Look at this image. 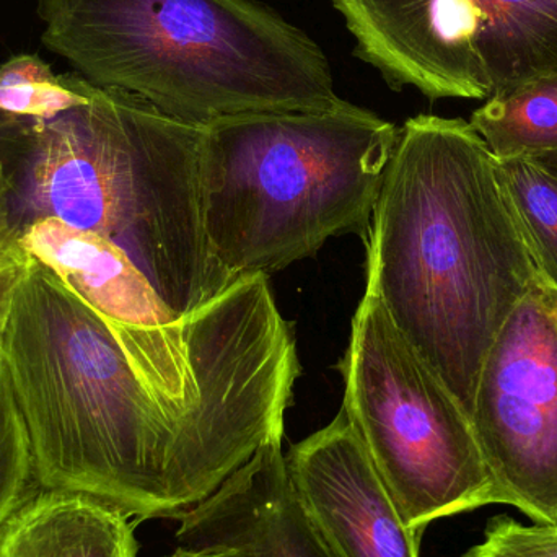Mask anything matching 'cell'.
Masks as SVG:
<instances>
[{
  "mask_svg": "<svg viewBox=\"0 0 557 557\" xmlns=\"http://www.w3.org/2000/svg\"><path fill=\"white\" fill-rule=\"evenodd\" d=\"M165 557H255L247 552L234 548H188V546H180L175 553Z\"/></svg>",
  "mask_w": 557,
  "mask_h": 557,
  "instance_id": "cell-20",
  "label": "cell"
},
{
  "mask_svg": "<svg viewBox=\"0 0 557 557\" xmlns=\"http://www.w3.org/2000/svg\"><path fill=\"white\" fill-rule=\"evenodd\" d=\"M539 277L557 290V178L527 157L497 159Z\"/></svg>",
  "mask_w": 557,
  "mask_h": 557,
  "instance_id": "cell-15",
  "label": "cell"
},
{
  "mask_svg": "<svg viewBox=\"0 0 557 557\" xmlns=\"http://www.w3.org/2000/svg\"><path fill=\"white\" fill-rule=\"evenodd\" d=\"M0 356L42 490L88 494L136 519H182L268 442L163 395L110 324L35 260Z\"/></svg>",
  "mask_w": 557,
  "mask_h": 557,
  "instance_id": "cell-1",
  "label": "cell"
},
{
  "mask_svg": "<svg viewBox=\"0 0 557 557\" xmlns=\"http://www.w3.org/2000/svg\"><path fill=\"white\" fill-rule=\"evenodd\" d=\"M36 490L28 432L0 356V525Z\"/></svg>",
  "mask_w": 557,
  "mask_h": 557,
  "instance_id": "cell-16",
  "label": "cell"
},
{
  "mask_svg": "<svg viewBox=\"0 0 557 557\" xmlns=\"http://www.w3.org/2000/svg\"><path fill=\"white\" fill-rule=\"evenodd\" d=\"M180 520V546L255 557H336L301 512L285 471L282 435L270 438L211 497Z\"/></svg>",
  "mask_w": 557,
  "mask_h": 557,
  "instance_id": "cell-10",
  "label": "cell"
},
{
  "mask_svg": "<svg viewBox=\"0 0 557 557\" xmlns=\"http://www.w3.org/2000/svg\"><path fill=\"white\" fill-rule=\"evenodd\" d=\"M202 127L97 85L51 120L0 126L16 227L54 219L101 235L173 313H193L225 292L202 227Z\"/></svg>",
  "mask_w": 557,
  "mask_h": 557,
  "instance_id": "cell-3",
  "label": "cell"
},
{
  "mask_svg": "<svg viewBox=\"0 0 557 557\" xmlns=\"http://www.w3.org/2000/svg\"><path fill=\"white\" fill-rule=\"evenodd\" d=\"M33 268V258L22 247L20 231L0 234V341L12 313L16 292Z\"/></svg>",
  "mask_w": 557,
  "mask_h": 557,
  "instance_id": "cell-18",
  "label": "cell"
},
{
  "mask_svg": "<svg viewBox=\"0 0 557 557\" xmlns=\"http://www.w3.org/2000/svg\"><path fill=\"white\" fill-rule=\"evenodd\" d=\"M470 421L507 506L557 525V290L542 278L494 337Z\"/></svg>",
  "mask_w": 557,
  "mask_h": 557,
  "instance_id": "cell-8",
  "label": "cell"
},
{
  "mask_svg": "<svg viewBox=\"0 0 557 557\" xmlns=\"http://www.w3.org/2000/svg\"><path fill=\"white\" fill-rule=\"evenodd\" d=\"M398 137L346 100L202 127V227L221 287L313 257L330 238H366Z\"/></svg>",
  "mask_w": 557,
  "mask_h": 557,
  "instance_id": "cell-5",
  "label": "cell"
},
{
  "mask_svg": "<svg viewBox=\"0 0 557 557\" xmlns=\"http://www.w3.org/2000/svg\"><path fill=\"white\" fill-rule=\"evenodd\" d=\"M363 240L367 287L470 418L487 350L540 278L470 121L419 114L399 127Z\"/></svg>",
  "mask_w": 557,
  "mask_h": 557,
  "instance_id": "cell-2",
  "label": "cell"
},
{
  "mask_svg": "<svg viewBox=\"0 0 557 557\" xmlns=\"http://www.w3.org/2000/svg\"><path fill=\"white\" fill-rule=\"evenodd\" d=\"M527 159L532 160L540 169L545 170L549 175L557 178V152L540 153V156L527 157Z\"/></svg>",
  "mask_w": 557,
  "mask_h": 557,
  "instance_id": "cell-21",
  "label": "cell"
},
{
  "mask_svg": "<svg viewBox=\"0 0 557 557\" xmlns=\"http://www.w3.org/2000/svg\"><path fill=\"white\" fill-rule=\"evenodd\" d=\"M20 242L36 263L108 323L160 327L183 317L166 307L126 251L101 235L39 219L20 228Z\"/></svg>",
  "mask_w": 557,
  "mask_h": 557,
  "instance_id": "cell-11",
  "label": "cell"
},
{
  "mask_svg": "<svg viewBox=\"0 0 557 557\" xmlns=\"http://www.w3.org/2000/svg\"><path fill=\"white\" fill-rule=\"evenodd\" d=\"M94 84L55 74L38 54H16L0 65V126L33 124L84 103Z\"/></svg>",
  "mask_w": 557,
  "mask_h": 557,
  "instance_id": "cell-14",
  "label": "cell"
},
{
  "mask_svg": "<svg viewBox=\"0 0 557 557\" xmlns=\"http://www.w3.org/2000/svg\"><path fill=\"white\" fill-rule=\"evenodd\" d=\"M470 124L499 160L557 152V74L487 98Z\"/></svg>",
  "mask_w": 557,
  "mask_h": 557,
  "instance_id": "cell-13",
  "label": "cell"
},
{
  "mask_svg": "<svg viewBox=\"0 0 557 557\" xmlns=\"http://www.w3.org/2000/svg\"><path fill=\"white\" fill-rule=\"evenodd\" d=\"M20 231L15 222V206H13V188L10 182L9 169L0 152V234Z\"/></svg>",
  "mask_w": 557,
  "mask_h": 557,
  "instance_id": "cell-19",
  "label": "cell"
},
{
  "mask_svg": "<svg viewBox=\"0 0 557 557\" xmlns=\"http://www.w3.org/2000/svg\"><path fill=\"white\" fill-rule=\"evenodd\" d=\"M344 414L409 529L506 504L470 418L395 326L372 288L341 362Z\"/></svg>",
  "mask_w": 557,
  "mask_h": 557,
  "instance_id": "cell-6",
  "label": "cell"
},
{
  "mask_svg": "<svg viewBox=\"0 0 557 557\" xmlns=\"http://www.w3.org/2000/svg\"><path fill=\"white\" fill-rule=\"evenodd\" d=\"M461 557H557V525H523L510 517H496L487 523L483 542Z\"/></svg>",
  "mask_w": 557,
  "mask_h": 557,
  "instance_id": "cell-17",
  "label": "cell"
},
{
  "mask_svg": "<svg viewBox=\"0 0 557 557\" xmlns=\"http://www.w3.org/2000/svg\"><path fill=\"white\" fill-rule=\"evenodd\" d=\"M292 493L336 557H419L409 529L341 409L331 424L285 455Z\"/></svg>",
  "mask_w": 557,
  "mask_h": 557,
  "instance_id": "cell-9",
  "label": "cell"
},
{
  "mask_svg": "<svg viewBox=\"0 0 557 557\" xmlns=\"http://www.w3.org/2000/svg\"><path fill=\"white\" fill-rule=\"evenodd\" d=\"M393 90L487 100L557 74V0H331Z\"/></svg>",
  "mask_w": 557,
  "mask_h": 557,
  "instance_id": "cell-7",
  "label": "cell"
},
{
  "mask_svg": "<svg viewBox=\"0 0 557 557\" xmlns=\"http://www.w3.org/2000/svg\"><path fill=\"white\" fill-rule=\"evenodd\" d=\"M129 519L88 494L38 487L0 525V557H137Z\"/></svg>",
  "mask_w": 557,
  "mask_h": 557,
  "instance_id": "cell-12",
  "label": "cell"
},
{
  "mask_svg": "<svg viewBox=\"0 0 557 557\" xmlns=\"http://www.w3.org/2000/svg\"><path fill=\"white\" fill-rule=\"evenodd\" d=\"M38 16L85 81L196 126L343 101L320 46L257 0H38Z\"/></svg>",
  "mask_w": 557,
  "mask_h": 557,
  "instance_id": "cell-4",
  "label": "cell"
}]
</instances>
